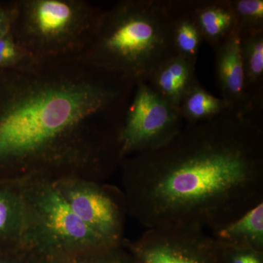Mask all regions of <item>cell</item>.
Instances as JSON below:
<instances>
[{
	"label": "cell",
	"mask_w": 263,
	"mask_h": 263,
	"mask_svg": "<svg viewBox=\"0 0 263 263\" xmlns=\"http://www.w3.org/2000/svg\"><path fill=\"white\" fill-rule=\"evenodd\" d=\"M36 204L43 228L53 238L49 247L41 252L113 245L81 220L60 188L46 186L40 193Z\"/></svg>",
	"instance_id": "52a82bcc"
},
{
	"label": "cell",
	"mask_w": 263,
	"mask_h": 263,
	"mask_svg": "<svg viewBox=\"0 0 263 263\" xmlns=\"http://www.w3.org/2000/svg\"><path fill=\"white\" fill-rule=\"evenodd\" d=\"M185 124L214 119L228 110L226 102L211 94L198 82L185 95L179 107Z\"/></svg>",
	"instance_id": "9a60e30c"
},
{
	"label": "cell",
	"mask_w": 263,
	"mask_h": 263,
	"mask_svg": "<svg viewBox=\"0 0 263 263\" xmlns=\"http://www.w3.org/2000/svg\"><path fill=\"white\" fill-rule=\"evenodd\" d=\"M37 254L42 263H136L124 243Z\"/></svg>",
	"instance_id": "5bb4252c"
},
{
	"label": "cell",
	"mask_w": 263,
	"mask_h": 263,
	"mask_svg": "<svg viewBox=\"0 0 263 263\" xmlns=\"http://www.w3.org/2000/svg\"><path fill=\"white\" fill-rule=\"evenodd\" d=\"M234 13L235 34L263 29L262 0H230Z\"/></svg>",
	"instance_id": "2e32d148"
},
{
	"label": "cell",
	"mask_w": 263,
	"mask_h": 263,
	"mask_svg": "<svg viewBox=\"0 0 263 263\" xmlns=\"http://www.w3.org/2000/svg\"><path fill=\"white\" fill-rule=\"evenodd\" d=\"M170 0H122L102 10L81 55L91 65L130 81L147 82L174 56Z\"/></svg>",
	"instance_id": "7a4b0ae2"
},
{
	"label": "cell",
	"mask_w": 263,
	"mask_h": 263,
	"mask_svg": "<svg viewBox=\"0 0 263 263\" xmlns=\"http://www.w3.org/2000/svg\"><path fill=\"white\" fill-rule=\"evenodd\" d=\"M11 10L10 33L38 60L81 54L102 12L85 0H22Z\"/></svg>",
	"instance_id": "3957f363"
},
{
	"label": "cell",
	"mask_w": 263,
	"mask_h": 263,
	"mask_svg": "<svg viewBox=\"0 0 263 263\" xmlns=\"http://www.w3.org/2000/svg\"><path fill=\"white\" fill-rule=\"evenodd\" d=\"M213 49L215 57L216 81L221 91V98L226 102L228 110L260 120L262 114L252 108L246 93L238 34H231Z\"/></svg>",
	"instance_id": "ba28073f"
},
{
	"label": "cell",
	"mask_w": 263,
	"mask_h": 263,
	"mask_svg": "<svg viewBox=\"0 0 263 263\" xmlns=\"http://www.w3.org/2000/svg\"><path fill=\"white\" fill-rule=\"evenodd\" d=\"M196 65L174 55L159 66L147 84L169 103L179 108L185 95L198 82Z\"/></svg>",
	"instance_id": "9c48e42d"
},
{
	"label": "cell",
	"mask_w": 263,
	"mask_h": 263,
	"mask_svg": "<svg viewBox=\"0 0 263 263\" xmlns=\"http://www.w3.org/2000/svg\"><path fill=\"white\" fill-rule=\"evenodd\" d=\"M121 164L127 214L146 229L211 232L263 202L262 122L228 109Z\"/></svg>",
	"instance_id": "6da1fadb"
},
{
	"label": "cell",
	"mask_w": 263,
	"mask_h": 263,
	"mask_svg": "<svg viewBox=\"0 0 263 263\" xmlns=\"http://www.w3.org/2000/svg\"><path fill=\"white\" fill-rule=\"evenodd\" d=\"M184 125L179 108L162 98L147 83L136 84L119 129L122 160L163 146Z\"/></svg>",
	"instance_id": "277c9868"
},
{
	"label": "cell",
	"mask_w": 263,
	"mask_h": 263,
	"mask_svg": "<svg viewBox=\"0 0 263 263\" xmlns=\"http://www.w3.org/2000/svg\"><path fill=\"white\" fill-rule=\"evenodd\" d=\"M0 263H42L41 262V259L38 257L37 254L34 253L32 252H27V251H24V252H21L18 255H17L16 258L13 259V260L4 261L2 262L0 261Z\"/></svg>",
	"instance_id": "ffe728a7"
},
{
	"label": "cell",
	"mask_w": 263,
	"mask_h": 263,
	"mask_svg": "<svg viewBox=\"0 0 263 263\" xmlns=\"http://www.w3.org/2000/svg\"><path fill=\"white\" fill-rule=\"evenodd\" d=\"M12 10L9 13H5L0 10V37L8 34L10 31L11 26Z\"/></svg>",
	"instance_id": "44dd1931"
},
{
	"label": "cell",
	"mask_w": 263,
	"mask_h": 263,
	"mask_svg": "<svg viewBox=\"0 0 263 263\" xmlns=\"http://www.w3.org/2000/svg\"><path fill=\"white\" fill-rule=\"evenodd\" d=\"M202 40L212 48L234 34L235 19L230 0H192Z\"/></svg>",
	"instance_id": "7c38bea8"
},
{
	"label": "cell",
	"mask_w": 263,
	"mask_h": 263,
	"mask_svg": "<svg viewBox=\"0 0 263 263\" xmlns=\"http://www.w3.org/2000/svg\"><path fill=\"white\" fill-rule=\"evenodd\" d=\"M209 233L223 247H248L263 251V202Z\"/></svg>",
	"instance_id": "4fadbf2b"
},
{
	"label": "cell",
	"mask_w": 263,
	"mask_h": 263,
	"mask_svg": "<svg viewBox=\"0 0 263 263\" xmlns=\"http://www.w3.org/2000/svg\"><path fill=\"white\" fill-rule=\"evenodd\" d=\"M22 209H17L13 202L10 201L8 197L0 195V233L8 229L11 224L15 222V218L27 217V214L23 212L17 213V211Z\"/></svg>",
	"instance_id": "d6986e66"
},
{
	"label": "cell",
	"mask_w": 263,
	"mask_h": 263,
	"mask_svg": "<svg viewBox=\"0 0 263 263\" xmlns=\"http://www.w3.org/2000/svg\"><path fill=\"white\" fill-rule=\"evenodd\" d=\"M171 39L175 54L196 65L202 40L192 0H170Z\"/></svg>",
	"instance_id": "8fae6325"
},
{
	"label": "cell",
	"mask_w": 263,
	"mask_h": 263,
	"mask_svg": "<svg viewBox=\"0 0 263 263\" xmlns=\"http://www.w3.org/2000/svg\"><path fill=\"white\" fill-rule=\"evenodd\" d=\"M221 247L224 263H263V251L248 247Z\"/></svg>",
	"instance_id": "ac0fdd59"
},
{
	"label": "cell",
	"mask_w": 263,
	"mask_h": 263,
	"mask_svg": "<svg viewBox=\"0 0 263 263\" xmlns=\"http://www.w3.org/2000/svg\"><path fill=\"white\" fill-rule=\"evenodd\" d=\"M127 249L136 263H224L222 247L210 233L189 227L146 229Z\"/></svg>",
	"instance_id": "5b68a950"
},
{
	"label": "cell",
	"mask_w": 263,
	"mask_h": 263,
	"mask_svg": "<svg viewBox=\"0 0 263 263\" xmlns=\"http://www.w3.org/2000/svg\"><path fill=\"white\" fill-rule=\"evenodd\" d=\"M60 190L73 212L90 229L110 245L123 243L127 213L124 194L95 184L69 185Z\"/></svg>",
	"instance_id": "8992f818"
},
{
	"label": "cell",
	"mask_w": 263,
	"mask_h": 263,
	"mask_svg": "<svg viewBox=\"0 0 263 263\" xmlns=\"http://www.w3.org/2000/svg\"><path fill=\"white\" fill-rule=\"evenodd\" d=\"M37 60L15 41L10 32L0 37V69L24 68Z\"/></svg>",
	"instance_id": "e0dca14e"
},
{
	"label": "cell",
	"mask_w": 263,
	"mask_h": 263,
	"mask_svg": "<svg viewBox=\"0 0 263 263\" xmlns=\"http://www.w3.org/2000/svg\"><path fill=\"white\" fill-rule=\"evenodd\" d=\"M245 74V91L251 106L262 114L263 105V29L238 34Z\"/></svg>",
	"instance_id": "30bf717a"
}]
</instances>
